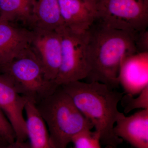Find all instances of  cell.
Here are the masks:
<instances>
[{"mask_svg": "<svg viewBox=\"0 0 148 148\" xmlns=\"http://www.w3.org/2000/svg\"><path fill=\"white\" fill-rule=\"evenodd\" d=\"M61 39L62 57L58 76V86L86 78L88 74L87 49L88 31L76 32L63 25L56 30Z\"/></svg>", "mask_w": 148, "mask_h": 148, "instance_id": "8992f818", "label": "cell"}, {"mask_svg": "<svg viewBox=\"0 0 148 148\" xmlns=\"http://www.w3.org/2000/svg\"><path fill=\"white\" fill-rule=\"evenodd\" d=\"M63 25L58 0H33L32 29L56 31Z\"/></svg>", "mask_w": 148, "mask_h": 148, "instance_id": "5bb4252c", "label": "cell"}, {"mask_svg": "<svg viewBox=\"0 0 148 148\" xmlns=\"http://www.w3.org/2000/svg\"><path fill=\"white\" fill-rule=\"evenodd\" d=\"M76 107L92 123L101 143L117 148L123 142L114 131L120 112L118 108L123 93L97 82H74L61 86Z\"/></svg>", "mask_w": 148, "mask_h": 148, "instance_id": "7a4b0ae2", "label": "cell"}, {"mask_svg": "<svg viewBox=\"0 0 148 148\" xmlns=\"http://www.w3.org/2000/svg\"><path fill=\"white\" fill-rule=\"evenodd\" d=\"M0 137L4 139L9 144L16 141L15 133L5 115L0 109Z\"/></svg>", "mask_w": 148, "mask_h": 148, "instance_id": "ac0fdd59", "label": "cell"}, {"mask_svg": "<svg viewBox=\"0 0 148 148\" xmlns=\"http://www.w3.org/2000/svg\"><path fill=\"white\" fill-rule=\"evenodd\" d=\"M118 79L125 93L133 96L148 86V52L136 53L125 58Z\"/></svg>", "mask_w": 148, "mask_h": 148, "instance_id": "9c48e42d", "label": "cell"}, {"mask_svg": "<svg viewBox=\"0 0 148 148\" xmlns=\"http://www.w3.org/2000/svg\"><path fill=\"white\" fill-rule=\"evenodd\" d=\"M36 106L56 148H68L75 135L93 128L61 86Z\"/></svg>", "mask_w": 148, "mask_h": 148, "instance_id": "3957f363", "label": "cell"}, {"mask_svg": "<svg viewBox=\"0 0 148 148\" xmlns=\"http://www.w3.org/2000/svg\"></svg>", "mask_w": 148, "mask_h": 148, "instance_id": "603a6c76", "label": "cell"}, {"mask_svg": "<svg viewBox=\"0 0 148 148\" xmlns=\"http://www.w3.org/2000/svg\"><path fill=\"white\" fill-rule=\"evenodd\" d=\"M32 30L33 35L30 47L39 60L47 78L55 82L62 57L60 36L56 31L38 28Z\"/></svg>", "mask_w": 148, "mask_h": 148, "instance_id": "ba28073f", "label": "cell"}, {"mask_svg": "<svg viewBox=\"0 0 148 148\" xmlns=\"http://www.w3.org/2000/svg\"><path fill=\"white\" fill-rule=\"evenodd\" d=\"M95 22L137 34L147 30L148 0H98Z\"/></svg>", "mask_w": 148, "mask_h": 148, "instance_id": "5b68a950", "label": "cell"}, {"mask_svg": "<svg viewBox=\"0 0 148 148\" xmlns=\"http://www.w3.org/2000/svg\"><path fill=\"white\" fill-rule=\"evenodd\" d=\"M135 46L137 53L148 52V30L139 32L135 39Z\"/></svg>", "mask_w": 148, "mask_h": 148, "instance_id": "d6986e66", "label": "cell"}, {"mask_svg": "<svg viewBox=\"0 0 148 148\" xmlns=\"http://www.w3.org/2000/svg\"><path fill=\"white\" fill-rule=\"evenodd\" d=\"M116 136L135 148H148V109L130 116L120 113L114 128Z\"/></svg>", "mask_w": 148, "mask_h": 148, "instance_id": "30bf717a", "label": "cell"}, {"mask_svg": "<svg viewBox=\"0 0 148 148\" xmlns=\"http://www.w3.org/2000/svg\"><path fill=\"white\" fill-rule=\"evenodd\" d=\"M120 102L125 114L136 109L148 110V86L144 88L136 98L130 94L123 95Z\"/></svg>", "mask_w": 148, "mask_h": 148, "instance_id": "2e32d148", "label": "cell"}, {"mask_svg": "<svg viewBox=\"0 0 148 148\" xmlns=\"http://www.w3.org/2000/svg\"><path fill=\"white\" fill-rule=\"evenodd\" d=\"M74 148H102L98 134L90 130H83L73 138Z\"/></svg>", "mask_w": 148, "mask_h": 148, "instance_id": "e0dca14e", "label": "cell"}, {"mask_svg": "<svg viewBox=\"0 0 148 148\" xmlns=\"http://www.w3.org/2000/svg\"><path fill=\"white\" fill-rule=\"evenodd\" d=\"M88 32V82H97L111 88L119 85V75L123 60L137 53L136 34L111 29L97 22Z\"/></svg>", "mask_w": 148, "mask_h": 148, "instance_id": "6da1fadb", "label": "cell"}, {"mask_svg": "<svg viewBox=\"0 0 148 148\" xmlns=\"http://www.w3.org/2000/svg\"><path fill=\"white\" fill-rule=\"evenodd\" d=\"M5 148H30L28 142L18 143L15 142L13 144H10L9 145Z\"/></svg>", "mask_w": 148, "mask_h": 148, "instance_id": "ffe728a7", "label": "cell"}, {"mask_svg": "<svg viewBox=\"0 0 148 148\" xmlns=\"http://www.w3.org/2000/svg\"><path fill=\"white\" fill-rule=\"evenodd\" d=\"M33 35L32 29L16 27L0 21V68L10 63L30 46Z\"/></svg>", "mask_w": 148, "mask_h": 148, "instance_id": "8fae6325", "label": "cell"}, {"mask_svg": "<svg viewBox=\"0 0 148 148\" xmlns=\"http://www.w3.org/2000/svg\"><path fill=\"white\" fill-rule=\"evenodd\" d=\"M106 148H114L112 147H106Z\"/></svg>", "mask_w": 148, "mask_h": 148, "instance_id": "7402d4cb", "label": "cell"}, {"mask_svg": "<svg viewBox=\"0 0 148 148\" xmlns=\"http://www.w3.org/2000/svg\"><path fill=\"white\" fill-rule=\"evenodd\" d=\"M29 101L18 92L8 75L3 73L0 75V109L11 125L17 143H24L27 140L24 112Z\"/></svg>", "mask_w": 148, "mask_h": 148, "instance_id": "52a82bcc", "label": "cell"}, {"mask_svg": "<svg viewBox=\"0 0 148 148\" xmlns=\"http://www.w3.org/2000/svg\"><path fill=\"white\" fill-rule=\"evenodd\" d=\"M82 1L92 5L95 6V5H96V3L97 2L98 0H82Z\"/></svg>", "mask_w": 148, "mask_h": 148, "instance_id": "44dd1931", "label": "cell"}, {"mask_svg": "<svg viewBox=\"0 0 148 148\" xmlns=\"http://www.w3.org/2000/svg\"><path fill=\"white\" fill-rule=\"evenodd\" d=\"M27 140L30 148H56L36 104L29 100L25 109Z\"/></svg>", "mask_w": 148, "mask_h": 148, "instance_id": "4fadbf2b", "label": "cell"}, {"mask_svg": "<svg viewBox=\"0 0 148 148\" xmlns=\"http://www.w3.org/2000/svg\"><path fill=\"white\" fill-rule=\"evenodd\" d=\"M65 26L76 32L88 31L96 20L94 6L82 0H58Z\"/></svg>", "mask_w": 148, "mask_h": 148, "instance_id": "7c38bea8", "label": "cell"}, {"mask_svg": "<svg viewBox=\"0 0 148 148\" xmlns=\"http://www.w3.org/2000/svg\"><path fill=\"white\" fill-rule=\"evenodd\" d=\"M0 69L12 79L20 94L36 104L59 86L47 78L39 60L30 46Z\"/></svg>", "mask_w": 148, "mask_h": 148, "instance_id": "277c9868", "label": "cell"}, {"mask_svg": "<svg viewBox=\"0 0 148 148\" xmlns=\"http://www.w3.org/2000/svg\"><path fill=\"white\" fill-rule=\"evenodd\" d=\"M33 0H0V21H21L31 27Z\"/></svg>", "mask_w": 148, "mask_h": 148, "instance_id": "9a60e30c", "label": "cell"}]
</instances>
